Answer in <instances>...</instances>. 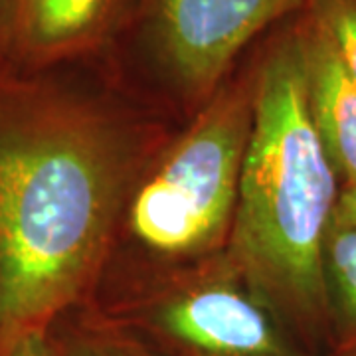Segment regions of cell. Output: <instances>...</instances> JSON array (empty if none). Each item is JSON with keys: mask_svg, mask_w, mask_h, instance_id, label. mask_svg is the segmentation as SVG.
<instances>
[{"mask_svg": "<svg viewBox=\"0 0 356 356\" xmlns=\"http://www.w3.org/2000/svg\"><path fill=\"white\" fill-rule=\"evenodd\" d=\"M325 283L337 355L356 356V229L332 222L325 245Z\"/></svg>", "mask_w": 356, "mask_h": 356, "instance_id": "cell-8", "label": "cell"}, {"mask_svg": "<svg viewBox=\"0 0 356 356\" xmlns=\"http://www.w3.org/2000/svg\"><path fill=\"white\" fill-rule=\"evenodd\" d=\"M297 16L254 46V129L226 252L287 331L318 341L332 339L325 245L341 178L311 115Z\"/></svg>", "mask_w": 356, "mask_h": 356, "instance_id": "cell-2", "label": "cell"}, {"mask_svg": "<svg viewBox=\"0 0 356 356\" xmlns=\"http://www.w3.org/2000/svg\"><path fill=\"white\" fill-rule=\"evenodd\" d=\"M186 119L107 58L0 65V356L83 307Z\"/></svg>", "mask_w": 356, "mask_h": 356, "instance_id": "cell-1", "label": "cell"}, {"mask_svg": "<svg viewBox=\"0 0 356 356\" xmlns=\"http://www.w3.org/2000/svg\"><path fill=\"white\" fill-rule=\"evenodd\" d=\"M18 0H0V65L6 60Z\"/></svg>", "mask_w": 356, "mask_h": 356, "instance_id": "cell-13", "label": "cell"}, {"mask_svg": "<svg viewBox=\"0 0 356 356\" xmlns=\"http://www.w3.org/2000/svg\"><path fill=\"white\" fill-rule=\"evenodd\" d=\"M254 109L252 48L143 175L115 254L177 264L228 248Z\"/></svg>", "mask_w": 356, "mask_h": 356, "instance_id": "cell-3", "label": "cell"}, {"mask_svg": "<svg viewBox=\"0 0 356 356\" xmlns=\"http://www.w3.org/2000/svg\"><path fill=\"white\" fill-rule=\"evenodd\" d=\"M332 222L343 224V226H350V228L356 229V184L341 188Z\"/></svg>", "mask_w": 356, "mask_h": 356, "instance_id": "cell-11", "label": "cell"}, {"mask_svg": "<svg viewBox=\"0 0 356 356\" xmlns=\"http://www.w3.org/2000/svg\"><path fill=\"white\" fill-rule=\"evenodd\" d=\"M131 0H18L2 65L42 70L102 58L113 48Z\"/></svg>", "mask_w": 356, "mask_h": 356, "instance_id": "cell-6", "label": "cell"}, {"mask_svg": "<svg viewBox=\"0 0 356 356\" xmlns=\"http://www.w3.org/2000/svg\"><path fill=\"white\" fill-rule=\"evenodd\" d=\"M309 0H131L105 56L188 119L248 51Z\"/></svg>", "mask_w": 356, "mask_h": 356, "instance_id": "cell-5", "label": "cell"}, {"mask_svg": "<svg viewBox=\"0 0 356 356\" xmlns=\"http://www.w3.org/2000/svg\"><path fill=\"white\" fill-rule=\"evenodd\" d=\"M305 10L331 40L356 81V0H309Z\"/></svg>", "mask_w": 356, "mask_h": 356, "instance_id": "cell-10", "label": "cell"}, {"mask_svg": "<svg viewBox=\"0 0 356 356\" xmlns=\"http://www.w3.org/2000/svg\"><path fill=\"white\" fill-rule=\"evenodd\" d=\"M54 356H153L81 309L60 317L48 329Z\"/></svg>", "mask_w": 356, "mask_h": 356, "instance_id": "cell-9", "label": "cell"}, {"mask_svg": "<svg viewBox=\"0 0 356 356\" xmlns=\"http://www.w3.org/2000/svg\"><path fill=\"white\" fill-rule=\"evenodd\" d=\"M297 26L311 115L341 178V188L350 186L356 184V81L307 10L297 16Z\"/></svg>", "mask_w": 356, "mask_h": 356, "instance_id": "cell-7", "label": "cell"}, {"mask_svg": "<svg viewBox=\"0 0 356 356\" xmlns=\"http://www.w3.org/2000/svg\"><path fill=\"white\" fill-rule=\"evenodd\" d=\"M79 309L153 356H307L226 250L177 264L115 254Z\"/></svg>", "mask_w": 356, "mask_h": 356, "instance_id": "cell-4", "label": "cell"}, {"mask_svg": "<svg viewBox=\"0 0 356 356\" xmlns=\"http://www.w3.org/2000/svg\"><path fill=\"white\" fill-rule=\"evenodd\" d=\"M334 356H341V355H334Z\"/></svg>", "mask_w": 356, "mask_h": 356, "instance_id": "cell-14", "label": "cell"}, {"mask_svg": "<svg viewBox=\"0 0 356 356\" xmlns=\"http://www.w3.org/2000/svg\"><path fill=\"white\" fill-rule=\"evenodd\" d=\"M10 356H54L48 331L28 334L26 339H22L14 346Z\"/></svg>", "mask_w": 356, "mask_h": 356, "instance_id": "cell-12", "label": "cell"}]
</instances>
